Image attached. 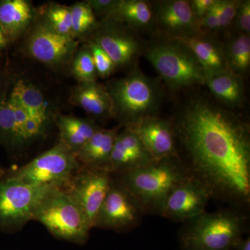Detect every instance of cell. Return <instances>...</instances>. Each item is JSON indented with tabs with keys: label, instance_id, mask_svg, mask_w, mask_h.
I'll list each match as a JSON object with an SVG mask.
<instances>
[{
	"label": "cell",
	"instance_id": "cell-15",
	"mask_svg": "<svg viewBox=\"0 0 250 250\" xmlns=\"http://www.w3.org/2000/svg\"><path fill=\"white\" fill-rule=\"evenodd\" d=\"M72 36L62 35L52 27L40 26L33 33L29 41L31 55L45 63L62 62L75 49Z\"/></svg>",
	"mask_w": 250,
	"mask_h": 250
},
{
	"label": "cell",
	"instance_id": "cell-11",
	"mask_svg": "<svg viewBox=\"0 0 250 250\" xmlns=\"http://www.w3.org/2000/svg\"><path fill=\"white\" fill-rule=\"evenodd\" d=\"M210 199L205 185L189 176L171 190L159 216L176 223H187L206 211Z\"/></svg>",
	"mask_w": 250,
	"mask_h": 250
},
{
	"label": "cell",
	"instance_id": "cell-38",
	"mask_svg": "<svg viewBox=\"0 0 250 250\" xmlns=\"http://www.w3.org/2000/svg\"><path fill=\"white\" fill-rule=\"evenodd\" d=\"M5 170L4 169L1 168V166H0V179L2 178L4 175Z\"/></svg>",
	"mask_w": 250,
	"mask_h": 250
},
{
	"label": "cell",
	"instance_id": "cell-25",
	"mask_svg": "<svg viewBox=\"0 0 250 250\" xmlns=\"http://www.w3.org/2000/svg\"><path fill=\"white\" fill-rule=\"evenodd\" d=\"M223 52L228 70L243 78L250 66V34L233 36L223 45Z\"/></svg>",
	"mask_w": 250,
	"mask_h": 250
},
{
	"label": "cell",
	"instance_id": "cell-16",
	"mask_svg": "<svg viewBox=\"0 0 250 250\" xmlns=\"http://www.w3.org/2000/svg\"><path fill=\"white\" fill-rule=\"evenodd\" d=\"M95 42L107 54L116 67L131 64L144 52L142 42L137 38L118 29H106Z\"/></svg>",
	"mask_w": 250,
	"mask_h": 250
},
{
	"label": "cell",
	"instance_id": "cell-8",
	"mask_svg": "<svg viewBox=\"0 0 250 250\" xmlns=\"http://www.w3.org/2000/svg\"><path fill=\"white\" fill-rule=\"evenodd\" d=\"M51 189L4 176L0 179V232L19 231L34 220L36 209Z\"/></svg>",
	"mask_w": 250,
	"mask_h": 250
},
{
	"label": "cell",
	"instance_id": "cell-14",
	"mask_svg": "<svg viewBox=\"0 0 250 250\" xmlns=\"http://www.w3.org/2000/svg\"><path fill=\"white\" fill-rule=\"evenodd\" d=\"M154 161L139 138L125 127L117 135L106 169L112 174H120L144 167Z\"/></svg>",
	"mask_w": 250,
	"mask_h": 250
},
{
	"label": "cell",
	"instance_id": "cell-28",
	"mask_svg": "<svg viewBox=\"0 0 250 250\" xmlns=\"http://www.w3.org/2000/svg\"><path fill=\"white\" fill-rule=\"evenodd\" d=\"M74 75L83 82H95L97 71L90 49L82 51L73 62Z\"/></svg>",
	"mask_w": 250,
	"mask_h": 250
},
{
	"label": "cell",
	"instance_id": "cell-4",
	"mask_svg": "<svg viewBox=\"0 0 250 250\" xmlns=\"http://www.w3.org/2000/svg\"><path fill=\"white\" fill-rule=\"evenodd\" d=\"M107 90L113 103L112 116L125 126L146 117L157 116L162 103L161 85L137 68L112 82Z\"/></svg>",
	"mask_w": 250,
	"mask_h": 250
},
{
	"label": "cell",
	"instance_id": "cell-20",
	"mask_svg": "<svg viewBox=\"0 0 250 250\" xmlns=\"http://www.w3.org/2000/svg\"><path fill=\"white\" fill-rule=\"evenodd\" d=\"M73 103L92 116L98 118L112 116L113 103L107 88L96 82H83L74 91Z\"/></svg>",
	"mask_w": 250,
	"mask_h": 250
},
{
	"label": "cell",
	"instance_id": "cell-12",
	"mask_svg": "<svg viewBox=\"0 0 250 250\" xmlns=\"http://www.w3.org/2000/svg\"><path fill=\"white\" fill-rule=\"evenodd\" d=\"M125 127L134 132L155 161L178 157L177 139L171 121L146 117Z\"/></svg>",
	"mask_w": 250,
	"mask_h": 250
},
{
	"label": "cell",
	"instance_id": "cell-33",
	"mask_svg": "<svg viewBox=\"0 0 250 250\" xmlns=\"http://www.w3.org/2000/svg\"><path fill=\"white\" fill-rule=\"evenodd\" d=\"M199 29H200V33L205 34H207L208 31L220 30V22L213 7L199 21Z\"/></svg>",
	"mask_w": 250,
	"mask_h": 250
},
{
	"label": "cell",
	"instance_id": "cell-7",
	"mask_svg": "<svg viewBox=\"0 0 250 250\" xmlns=\"http://www.w3.org/2000/svg\"><path fill=\"white\" fill-rule=\"evenodd\" d=\"M80 167L75 153L60 141L25 165L5 170L4 176L28 185L65 190Z\"/></svg>",
	"mask_w": 250,
	"mask_h": 250
},
{
	"label": "cell",
	"instance_id": "cell-13",
	"mask_svg": "<svg viewBox=\"0 0 250 250\" xmlns=\"http://www.w3.org/2000/svg\"><path fill=\"white\" fill-rule=\"evenodd\" d=\"M153 11L155 23L168 37H185L200 33L199 21L194 15L190 1H158Z\"/></svg>",
	"mask_w": 250,
	"mask_h": 250
},
{
	"label": "cell",
	"instance_id": "cell-23",
	"mask_svg": "<svg viewBox=\"0 0 250 250\" xmlns=\"http://www.w3.org/2000/svg\"><path fill=\"white\" fill-rule=\"evenodd\" d=\"M31 16L30 5L24 0L0 1V24L9 42L27 27Z\"/></svg>",
	"mask_w": 250,
	"mask_h": 250
},
{
	"label": "cell",
	"instance_id": "cell-31",
	"mask_svg": "<svg viewBox=\"0 0 250 250\" xmlns=\"http://www.w3.org/2000/svg\"><path fill=\"white\" fill-rule=\"evenodd\" d=\"M93 56L97 73L102 77L108 76L116 68V65L107 54L95 42H91L90 47Z\"/></svg>",
	"mask_w": 250,
	"mask_h": 250
},
{
	"label": "cell",
	"instance_id": "cell-35",
	"mask_svg": "<svg viewBox=\"0 0 250 250\" xmlns=\"http://www.w3.org/2000/svg\"><path fill=\"white\" fill-rule=\"evenodd\" d=\"M117 2L118 1L116 0H91L88 1V4L93 12L95 11L99 14H105L108 16Z\"/></svg>",
	"mask_w": 250,
	"mask_h": 250
},
{
	"label": "cell",
	"instance_id": "cell-32",
	"mask_svg": "<svg viewBox=\"0 0 250 250\" xmlns=\"http://www.w3.org/2000/svg\"><path fill=\"white\" fill-rule=\"evenodd\" d=\"M236 29L241 34L250 33V1H241L234 22Z\"/></svg>",
	"mask_w": 250,
	"mask_h": 250
},
{
	"label": "cell",
	"instance_id": "cell-5",
	"mask_svg": "<svg viewBox=\"0 0 250 250\" xmlns=\"http://www.w3.org/2000/svg\"><path fill=\"white\" fill-rule=\"evenodd\" d=\"M146 59L170 89L205 85L206 72L195 54L177 39L153 42L145 49Z\"/></svg>",
	"mask_w": 250,
	"mask_h": 250
},
{
	"label": "cell",
	"instance_id": "cell-27",
	"mask_svg": "<svg viewBox=\"0 0 250 250\" xmlns=\"http://www.w3.org/2000/svg\"><path fill=\"white\" fill-rule=\"evenodd\" d=\"M72 34H82L96 24V18L88 3H78L70 8Z\"/></svg>",
	"mask_w": 250,
	"mask_h": 250
},
{
	"label": "cell",
	"instance_id": "cell-6",
	"mask_svg": "<svg viewBox=\"0 0 250 250\" xmlns=\"http://www.w3.org/2000/svg\"><path fill=\"white\" fill-rule=\"evenodd\" d=\"M33 220L42 224L54 238L77 245L86 243L92 229L80 207L62 189L47 192Z\"/></svg>",
	"mask_w": 250,
	"mask_h": 250
},
{
	"label": "cell",
	"instance_id": "cell-10",
	"mask_svg": "<svg viewBox=\"0 0 250 250\" xmlns=\"http://www.w3.org/2000/svg\"><path fill=\"white\" fill-rule=\"evenodd\" d=\"M113 174L104 168L81 166L65 189L92 229L111 185Z\"/></svg>",
	"mask_w": 250,
	"mask_h": 250
},
{
	"label": "cell",
	"instance_id": "cell-21",
	"mask_svg": "<svg viewBox=\"0 0 250 250\" xmlns=\"http://www.w3.org/2000/svg\"><path fill=\"white\" fill-rule=\"evenodd\" d=\"M108 16L141 30H147L155 24L153 8L148 1L143 0L118 1Z\"/></svg>",
	"mask_w": 250,
	"mask_h": 250
},
{
	"label": "cell",
	"instance_id": "cell-3",
	"mask_svg": "<svg viewBox=\"0 0 250 250\" xmlns=\"http://www.w3.org/2000/svg\"><path fill=\"white\" fill-rule=\"evenodd\" d=\"M113 175L138 200L145 214L158 215L171 190L190 176L178 157Z\"/></svg>",
	"mask_w": 250,
	"mask_h": 250
},
{
	"label": "cell",
	"instance_id": "cell-22",
	"mask_svg": "<svg viewBox=\"0 0 250 250\" xmlns=\"http://www.w3.org/2000/svg\"><path fill=\"white\" fill-rule=\"evenodd\" d=\"M57 124L60 141L75 154L100 129L93 122L76 117H59Z\"/></svg>",
	"mask_w": 250,
	"mask_h": 250
},
{
	"label": "cell",
	"instance_id": "cell-1",
	"mask_svg": "<svg viewBox=\"0 0 250 250\" xmlns=\"http://www.w3.org/2000/svg\"><path fill=\"white\" fill-rule=\"evenodd\" d=\"M179 159L212 199L245 210L250 205V126L208 97L195 94L171 121Z\"/></svg>",
	"mask_w": 250,
	"mask_h": 250
},
{
	"label": "cell",
	"instance_id": "cell-17",
	"mask_svg": "<svg viewBox=\"0 0 250 250\" xmlns=\"http://www.w3.org/2000/svg\"><path fill=\"white\" fill-rule=\"evenodd\" d=\"M219 103L230 108L241 107L246 100L243 78L229 70L206 74L205 84Z\"/></svg>",
	"mask_w": 250,
	"mask_h": 250
},
{
	"label": "cell",
	"instance_id": "cell-26",
	"mask_svg": "<svg viewBox=\"0 0 250 250\" xmlns=\"http://www.w3.org/2000/svg\"><path fill=\"white\" fill-rule=\"evenodd\" d=\"M0 145L9 149L18 148L16 117L6 98L0 99Z\"/></svg>",
	"mask_w": 250,
	"mask_h": 250
},
{
	"label": "cell",
	"instance_id": "cell-29",
	"mask_svg": "<svg viewBox=\"0 0 250 250\" xmlns=\"http://www.w3.org/2000/svg\"><path fill=\"white\" fill-rule=\"evenodd\" d=\"M51 27L62 35L72 36L71 10L65 6H57L49 11Z\"/></svg>",
	"mask_w": 250,
	"mask_h": 250
},
{
	"label": "cell",
	"instance_id": "cell-19",
	"mask_svg": "<svg viewBox=\"0 0 250 250\" xmlns=\"http://www.w3.org/2000/svg\"><path fill=\"white\" fill-rule=\"evenodd\" d=\"M119 127L98 129L76 155L81 166L107 168L108 161ZM107 170V169H106Z\"/></svg>",
	"mask_w": 250,
	"mask_h": 250
},
{
	"label": "cell",
	"instance_id": "cell-37",
	"mask_svg": "<svg viewBox=\"0 0 250 250\" xmlns=\"http://www.w3.org/2000/svg\"><path fill=\"white\" fill-rule=\"evenodd\" d=\"M8 42H9V41H8L7 39H6L4 31H3L2 28L1 27V24H0V52L6 47Z\"/></svg>",
	"mask_w": 250,
	"mask_h": 250
},
{
	"label": "cell",
	"instance_id": "cell-2",
	"mask_svg": "<svg viewBox=\"0 0 250 250\" xmlns=\"http://www.w3.org/2000/svg\"><path fill=\"white\" fill-rule=\"evenodd\" d=\"M248 210L236 207L204 212L184 223L179 232L184 250H232L248 231Z\"/></svg>",
	"mask_w": 250,
	"mask_h": 250
},
{
	"label": "cell",
	"instance_id": "cell-9",
	"mask_svg": "<svg viewBox=\"0 0 250 250\" xmlns=\"http://www.w3.org/2000/svg\"><path fill=\"white\" fill-rule=\"evenodd\" d=\"M146 215L139 202L113 175L93 228L125 232L139 226Z\"/></svg>",
	"mask_w": 250,
	"mask_h": 250
},
{
	"label": "cell",
	"instance_id": "cell-24",
	"mask_svg": "<svg viewBox=\"0 0 250 250\" xmlns=\"http://www.w3.org/2000/svg\"><path fill=\"white\" fill-rule=\"evenodd\" d=\"M9 98L21 105L29 118L47 123L49 116L45 99L34 85L22 80L18 81Z\"/></svg>",
	"mask_w": 250,
	"mask_h": 250
},
{
	"label": "cell",
	"instance_id": "cell-30",
	"mask_svg": "<svg viewBox=\"0 0 250 250\" xmlns=\"http://www.w3.org/2000/svg\"><path fill=\"white\" fill-rule=\"evenodd\" d=\"M241 1L238 0H216L213 8L218 16L220 29L229 27L236 18Z\"/></svg>",
	"mask_w": 250,
	"mask_h": 250
},
{
	"label": "cell",
	"instance_id": "cell-34",
	"mask_svg": "<svg viewBox=\"0 0 250 250\" xmlns=\"http://www.w3.org/2000/svg\"><path fill=\"white\" fill-rule=\"evenodd\" d=\"M216 0H192L190 6L195 17L200 21L211 9Z\"/></svg>",
	"mask_w": 250,
	"mask_h": 250
},
{
	"label": "cell",
	"instance_id": "cell-36",
	"mask_svg": "<svg viewBox=\"0 0 250 250\" xmlns=\"http://www.w3.org/2000/svg\"><path fill=\"white\" fill-rule=\"evenodd\" d=\"M236 250H250V237L243 238L236 247Z\"/></svg>",
	"mask_w": 250,
	"mask_h": 250
},
{
	"label": "cell",
	"instance_id": "cell-18",
	"mask_svg": "<svg viewBox=\"0 0 250 250\" xmlns=\"http://www.w3.org/2000/svg\"><path fill=\"white\" fill-rule=\"evenodd\" d=\"M168 37V36H167ZM183 42L195 54L206 74L226 70L223 45L208 34H199L185 37H170Z\"/></svg>",
	"mask_w": 250,
	"mask_h": 250
}]
</instances>
